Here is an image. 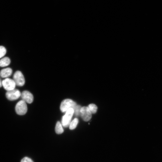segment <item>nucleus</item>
<instances>
[{
	"instance_id": "f257e3e1",
	"label": "nucleus",
	"mask_w": 162,
	"mask_h": 162,
	"mask_svg": "<svg viewBox=\"0 0 162 162\" xmlns=\"http://www.w3.org/2000/svg\"><path fill=\"white\" fill-rule=\"evenodd\" d=\"M74 113V110L72 108L69 109L66 112L62 119L61 124L64 127L67 128L69 126Z\"/></svg>"
},
{
	"instance_id": "f03ea898",
	"label": "nucleus",
	"mask_w": 162,
	"mask_h": 162,
	"mask_svg": "<svg viewBox=\"0 0 162 162\" xmlns=\"http://www.w3.org/2000/svg\"><path fill=\"white\" fill-rule=\"evenodd\" d=\"M76 105V103L72 100L67 99L63 100L60 106V109L62 112H65L70 108L74 109Z\"/></svg>"
},
{
	"instance_id": "7ed1b4c3",
	"label": "nucleus",
	"mask_w": 162,
	"mask_h": 162,
	"mask_svg": "<svg viewBox=\"0 0 162 162\" xmlns=\"http://www.w3.org/2000/svg\"><path fill=\"white\" fill-rule=\"evenodd\" d=\"M15 110L16 113L20 115L26 114L27 111L26 103L22 100L19 101L16 104Z\"/></svg>"
},
{
	"instance_id": "20e7f679",
	"label": "nucleus",
	"mask_w": 162,
	"mask_h": 162,
	"mask_svg": "<svg viewBox=\"0 0 162 162\" xmlns=\"http://www.w3.org/2000/svg\"><path fill=\"white\" fill-rule=\"evenodd\" d=\"M13 80L17 86H22L24 85L25 82V78L20 71H16L13 75Z\"/></svg>"
},
{
	"instance_id": "39448f33",
	"label": "nucleus",
	"mask_w": 162,
	"mask_h": 162,
	"mask_svg": "<svg viewBox=\"0 0 162 162\" xmlns=\"http://www.w3.org/2000/svg\"><path fill=\"white\" fill-rule=\"evenodd\" d=\"M2 86L7 91L15 89L16 86L13 79L9 78H6L2 81Z\"/></svg>"
},
{
	"instance_id": "423d86ee",
	"label": "nucleus",
	"mask_w": 162,
	"mask_h": 162,
	"mask_svg": "<svg viewBox=\"0 0 162 162\" xmlns=\"http://www.w3.org/2000/svg\"><path fill=\"white\" fill-rule=\"evenodd\" d=\"M21 93L19 90L14 89L7 91L6 93L7 98L9 100L13 101L18 99L21 96Z\"/></svg>"
},
{
	"instance_id": "0eeeda50",
	"label": "nucleus",
	"mask_w": 162,
	"mask_h": 162,
	"mask_svg": "<svg viewBox=\"0 0 162 162\" xmlns=\"http://www.w3.org/2000/svg\"><path fill=\"white\" fill-rule=\"evenodd\" d=\"M92 114L87 106L81 107L80 116L84 121L87 122L90 120L92 118Z\"/></svg>"
},
{
	"instance_id": "6e6552de",
	"label": "nucleus",
	"mask_w": 162,
	"mask_h": 162,
	"mask_svg": "<svg viewBox=\"0 0 162 162\" xmlns=\"http://www.w3.org/2000/svg\"><path fill=\"white\" fill-rule=\"evenodd\" d=\"M22 100L28 104L32 103L34 99L32 94L29 92L25 90L21 93V96Z\"/></svg>"
},
{
	"instance_id": "1a4fd4ad",
	"label": "nucleus",
	"mask_w": 162,
	"mask_h": 162,
	"mask_svg": "<svg viewBox=\"0 0 162 162\" xmlns=\"http://www.w3.org/2000/svg\"><path fill=\"white\" fill-rule=\"evenodd\" d=\"M12 73V69L8 68L2 69L0 71V76L3 78H7L10 76Z\"/></svg>"
},
{
	"instance_id": "9d476101",
	"label": "nucleus",
	"mask_w": 162,
	"mask_h": 162,
	"mask_svg": "<svg viewBox=\"0 0 162 162\" xmlns=\"http://www.w3.org/2000/svg\"><path fill=\"white\" fill-rule=\"evenodd\" d=\"M10 59L7 57H5L0 60V67H4L8 65L10 63Z\"/></svg>"
},
{
	"instance_id": "9b49d317",
	"label": "nucleus",
	"mask_w": 162,
	"mask_h": 162,
	"mask_svg": "<svg viewBox=\"0 0 162 162\" xmlns=\"http://www.w3.org/2000/svg\"><path fill=\"white\" fill-rule=\"evenodd\" d=\"M55 130L56 133L58 134H61L64 132L63 126L59 121H58L56 123L55 128Z\"/></svg>"
},
{
	"instance_id": "f8f14e48",
	"label": "nucleus",
	"mask_w": 162,
	"mask_h": 162,
	"mask_svg": "<svg viewBox=\"0 0 162 162\" xmlns=\"http://www.w3.org/2000/svg\"><path fill=\"white\" fill-rule=\"evenodd\" d=\"M78 121V119L77 118H74L71 121L69 126L70 129L73 130L75 129L76 127Z\"/></svg>"
},
{
	"instance_id": "ddd939ff",
	"label": "nucleus",
	"mask_w": 162,
	"mask_h": 162,
	"mask_svg": "<svg viewBox=\"0 0 162 162\" xmlns=\"http://www.w3.org/2000/svg\"><path fill=\"white\" fill-rule=\"evenodd\" d=\"M87 107L92 114H94L96 112L98 107L95 104H89Z\"/></svg>"
},
{
	"instance_id": "4468645a",
	"label": "nucleus",
	"mask_w": 162,
	"mask_h": 162,
	"mask_svg": "<svg viewBox=\"0 0 162 162\" xmlns=\"http://www.w3.org/2000/svg\"><path fill=\"white\" fill-rule=\"evenodd\" d=\"M82 107L79 105H77L74 109L75 116H80V110Z\"/></svg>"
},
{
	"instance_id": "2eb2a0df",
	"label": "nucleus",
	"mask_w": 162,
	"mask_h": 162,
	"mask_svg": "<svg viewBox=\"0 0 162 162\" xmlns=\"http://www.w3.org/2000/svg\"><path fill=\"white\" fill-rule=\"evenodd\" d=\"M6 52V50L3 46H0V58L4 56Z\"/></svg>"
},
{
	"instance_id": "dca6fc26",
	"label": "nucleus",
	"mask_w": 162,
	"mask_h": 162,
	"mask_svg": "<svg viewBox=\"0 0 162 162\" xmlns=\"http://www.w3.org/2000/svg\"><path fill=\"white\" fill-rule=\"evenodd\" d=\"M20 162H34L30 158L28 157H25L23 158Z\"/></svg>"
},
{
	"instance_id": "f3484780",
	"label": "nucleus",
	"mask_w": 162,
	"mask_h": 162,
	"mask_svg": "<svg viewBox=\"0 0 162 162\" xmlns=\"http://www.w3.org/2000/svg\"><path fill=\"white\" fill-rule=\"evenodd\" d=\"M2 81L1 79L0 78V88L2 86Z\"/></svg>"
}]
</instances>
